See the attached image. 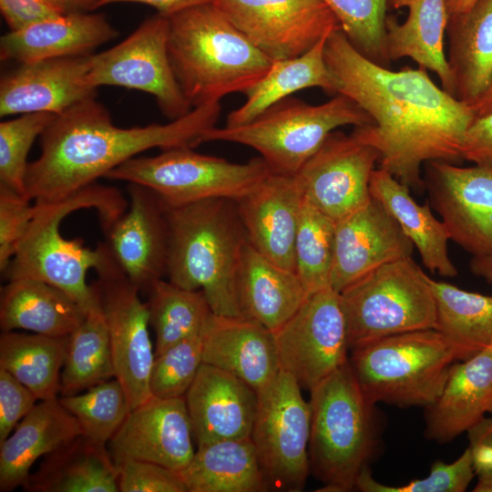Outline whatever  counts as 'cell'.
Here are the masks:
<instances>
[{"label": "cell", "instance_id": "3", "mask_svg": "<svg viewBox=\"0 0 492 492\" xmlns=\"http://www.w3.org/2000/svg\"><path fill=\"white\" fill-rule=\"evenodd\" d=\"M127 202L118 189L96 182L61 200L34 202L35 215L2 275L7 281L30 278L46 282L88 310L96 292L87 282V272L100 270L112 253L106 241L91 249L80 238H64L60 223L76 210L94 209L104 231L127 210Z\"/></svg>", "mask_w": 492, "mask_h": 492}, {"label": "cell", "instance_id": "39", "mask_svg": "<svg viewBox=\"0 0 492 492\" xmlns=\"http://www.w3.org/2000/svg\"><path fill=\"white\" fill-rule=\"evenodd\" d=\"M146 292L149 323L156 335L155 355L202 332L212 313L201 290H187L159 279Z\"/></svg>", "mask_w": 492, "mask_h": 492}, {"label": "cell", "instance_id": "17", "mask_svg": "<svg viewBox=\"0 0 492 492\" xmlns=\"http://www.w3.org/2000/svg\"><path fill=\"white\" fill-rule=\"evenodd\" d=\"M426 164L431 200L450 240L473 256L492 254V168Z\"/></svg>", "mask_w": 492, "mask_h": 492}, {"label": "cell", "instance_id": "4", "mask_svg": "<svg viewBox=\"0 0 492 492\" xmlns=\"http://www.w3.org/2000/svg\"><path fill=\"white\" fill-rule=\"evenodd\" d=\"M168 17L171 67L192 108L232 93L244 94L273 63L213 2Z\"/></svg>", "mask_w": 492, "mask_h": 492}, {"label": "cell", "instance_id": "45", "mask_svg": "<svg viewBox=\"0 0 492 492\" xmlns=\"http://www.w3.org/2000/svg\"><path fill=\"white\" fill-rule=\"evenodd\" d=\"M475 476L472 453L468 446L454 462L435 461L427 477L400 486L376 481L366 466L357 477L354 489L363 492H463Z\"/></svg>", "mask_w": 492, "mask_h": 492}, {"label": "cell", "instance_id": "56", "mask_svg": "<svg viewBox=\"0 0 492 492\" xmlns=\"http://www.w3.org/2000/svg\"><path fill=\"white\" fill-rule=\"evenodd\" d=\"M477 0H446L448 15L468 11Z\"/></svg>", "mask_w": 492, "mask_h": 492}, {"label": "cell", "instance_id": "21", "mask_svg": "<svg viewBox=\"0 0 492 492\" xmlns=\"http://www.w3.org/2000/svg\"><path fill=\"white\" fill-rule=\"evenodd\" d=\"M90 55L23 63L4 75L0 81V116L33 112L59 115L83 100L96 97L97 88L87 81Z\"/></svg>", "mask_w": 492, "mask_h": 492}, {"label": "cell", "instance_id": "27", "mask_svg": "<svg viewBox=\"0 0 492 492\" xmlns=\"http://www.w3.org/2000/svg\"><path fill=\"white\" fill-rule=\"evenodd\" d=\"M80 435L78 421L57 397L40 400L0 443V491L23 487L37 459Z\"/></svg>", "mask_w": 492, "mask_h": 492}, {"label": "cell", "instance_id": "13", "mask_svg": "<svg viewBox=\"0 0 492 492\" xmlns=\"http://www.w3.org/2000/svg\"><path fill=\"white\" fill-rule=\"evenodd\" d=\"M272 333L281 369L309 391L349 361L340 293L331 287L308 294Z\"/></svg>", "mask_w": 492, "mask_h": 492}, {"label": "cell", "instance_id": "50", "mask_svg": "<svg viewBox=\"0 0 492 492\" xmlns=\"http://www.w3.org/2000/svg\"><path fill=\"white\" fill-rule=\"evenodd\" d=\"M477 483L475 492H492V417H484L468 431Z\"/></svg>", "mask_w": 492, "mask_h": 492}, {"label": "cell", "instance_id": "51", "mask_svg": "<svg viewBox=\"0 0 492 492\" xmlns=\"http://www.w3.org/2000/svg\"><path fill=\"white\" fill-rule=\"evenodd\" d=\"M461 155L475 165L492 168V112L476 118L467 128Z\"/></svg>", "mask_w": 492, "mask_h": 492}, {"label": "cell", "instance_id": "22", "mask_svg": "<svg viewBox=\"0 0 492 492\" xmlns=\"http://www.w3.org/2000/svg\"><path fill=\"white\" fill-rule=\"evenodd\" d=\"M185 401L198 446L251 436L258 393L234 374L202 363Z\"/></svg>", "mask_w": 492, "mask_h": 492}, {"label": "cell", "instance_id": "32", "mask_svg": "<svg viewBox=\"0 0 492 492\" xmlns=\"http://www.w3.org/2000/svg\"><path fill=\"white\" fill-rule=\"evenodd\" d=\"M118 468L105 445L80 435L44 456L23 487L30 492H117Z\"/></svg>", "mask_w": 492, "mask_h": 492}, {"label": "cell", "instance_id": "54", "mask_svg": "<svg viewBox=\"0 0 492 492\" xmlns=\"http://www.w3.org/2000/svg\"><path fill=\"white\" fill-rule=\"evenodd\" d=\"M66 13L90 12L98 8L101 0H55Z\"/></svg>", "mask_w": 492, "mask_h": 492}, {"label": "cell", "instance_id": "40", "mask_svg": "<svg viewBox=\"0 0 492 492\" xmlns=\"http://www.w3.org/2000/svg\"><path fill=\"white\" fill-rule=\"evenodd\" d=\"M335 222L304 200L294 243L295 273L308 294L330 287Z\"/></svg>", "mask_w": 492, "mask_h": 492}, {"label": "cell", "instance_id": "37", "mask_svg": "<svg viewBox=\"0 0 492 492\" xmlns=\"http://www.w3.org/2000/svg\"><path fill=\"white\" fill-rule=\"evenodd\" d=\"M436 310V330L458 350L461 361L492 344V295L462 290L428 276Z\"/></svg>", "mask_w": 492, "mask_h": 492}, {"label": "cell", "instance_id": "1", "mask_svg": "<svg viewBox=\"0 0 492 492\" xmlns=\"http://www.w3.org/2000/svg\"><path fill=\"white\" fill-rule=\"evenodd\" d=\"M324 59L335 95L354 100L372 123L352 134L380 154L381 169L409 189L423 186L421 168L430 161L462 159L473 108L437 87L422 67L392 70L363 56L342 31L332 32Z\"/></svg>", "mask_w": 492, "mask_h": 492}, {"label": "cell", "instance_id": "2", "mask_svg": "<svg viewBox=\"0 0 492 492\" xmlns=\"http://www.w3.org/2000/svg\"><path fill=\"white\" fill-rule=\"evenodd\" d=\"M220 109V102H213L166 124L123 128L113 124L96 97L83 100L56 115L41 134V153L27 165L26 194L37 203L61 200L142 151L193 149L215 127Z\"/></svg>", "mask_w": 492, "mask_h": 492}, {"label": "cell", "instance_id": "55", "mask_svg": "<svg viewBox=\"0 0 492 492\" xmlns=\"http://www.w3.org/2000/svg\"><path fill=\"white\" fill-rule=\"evenodd\" d=\"M471 108L477 118L487 115L492 112V86Z\"/></svg>", "mask_w": 492, "mask_h": 492}, {"label": "cell", "instance_id": "9", "mask_svg": "<svg viewBox=\"0 0 492 492\" xmlns=\"http://www.w3.org/2000/svg\"><path fill=\"white\" fill-rule=\"evenodd\" d=\"M428 275L411 258L385 263L340 292L350 350L391 335L435 329Z\"/></svg>", "mask_w": 492, "mask_h": 492}, {"label": "cell", "instance_id": "11", "mask_svg": "<svg viewBox=\"0 0 492 492\" xmlns=\"http://www.w3.org/2000/svg\"><path fill=\"white\" fill-rule=\"evenodd\" d=\"M295 379L281 369L258 391L251 433L269 490L299 492L311 473L308 446L311 405Z\"/></svg>", "mask_w": 492, "mask_h": 492}, {"label": "cell", "instance_id": "15", "mask_svg": "<svg viewBox=\"0 0 492 492\" xmlns=\"http://www.w3.org/2000/svg\"><path fill=\"white\" fill-rule=\"evenodd\" d=\"M213 4L272 61L299 56L341 29L322 0H214Z\"/></svg>", "mask_w": 492, "mask_h": 492}, {"label": "cell", "instance_id": "31", "mask_svg": "<svg viewBox=\"0 0 492 492\" xmlns=\"http://www.w3.org/2000/svg\"><path fill=\"white\" fill-rule=\"evenodd\" d=\"M87 311L64 291L40 280H11L1 288L3 332L24 329L45 335L67 336L81 323Z\"/></svg>", "mask_w": 492, "mask_h": 492}, {"label": "cell", "instance_id": "20", "mask_svg": "<svg viewBox=\"0 0 492 492\" xmlns=\"http://www.w3.org/2000/svg\"><path fill=\"white\" fill-rule=\"evenodd\" d=\"M414 245L395 219L374 199L335 222L330 287L341 292L374 269L411 258Z\"/></svg>", "mask_w": 492, "mask_h": 492}, {"label": "cell", "instance_id": "41", "mask_svg": "<svg viewBox=\"0 0 492 492\" xmlns=\"http://www.w3.org/2000/svg\"><path fill=\"white\" fill-rule=\"evenodd\" d=\"M58 400L77 418L82 435L105 446L130 412L126 393L117 378L92 386L83 394L62 395Z\"/></svg>", "mask_w": 492, "mask_h": 492}, {"label": "cell", "instance_id": "8", "mask_svg": "<svg viewBox=\"0 0 492 492\" xmlns=\"http://www.w3.org/2000/svg\"><path fill=\"white\" fill-rule=\"evenodd\" d=\"M371 123L354 100L341 94L319 105L289 97L246 124L206 130L198 145L210 141L244 145L259 152L272 173L294 176L333 131Z\"/></svg>", "mask_w": 492, "mask_h": 492}, {"label": "cell", "instance_id": "46", "mask_svg": "<svg viewBox=\"0 0 492 492\" xmlns=\"http://www.w3.org/2000/svg\"><path fill=\"white\" fill-rule=\"evenodd\" d=\"M26 195L0 183V271L15 255L35 215V203Z\"/></svg>", "mask_w": 492, "mask_h": 492}, {"label": "cell", "instance_id": "6", "mask_svg": "<svg viewBox=\"0 0 492 492\" xmlns=\"http://www.w3.org/2000/svg\"><path fill=\"white\" fill-rule=\"evenodd\" d=\"M310 393V470L323 483L317 491H351L378 448L375 405L364 395L349 361Z\"/></svg>", "mask_w": 492, "mask_h": 492}, {"label": "cell", "instance_id": "35", "mask_svg": "<svg viewBox=\"0 0 492 492\" xmlns=\"http://www.w3.org/2000/svg\"><path fill=\"white\" fill-rule=\"evenodd\" d=\"M328 36L299 56L273 61L269 71L244 93L246 101L229 113L226 126L246 124L272 105L304 88L320 87L327 94L335 95L324 59Z\"/></svg>", "mask_w": 492, "mask_h": 492}, {"label": "cell", "instance_id": "25", "mask_svg": "<svg viewBox=\"0 0 492 492\" xmlns=\"http://www.w3.org/2000/svg\"><path fill=\"white\" fill-rule=\"evenodd\" d=\"M118 36L103 14L71 12L2 36L0 58L23 64L87 56Z\"/></svg>", "mask_w": 492, "mask_h": 492}, {"label": "cell", "instance_id": "14", "mask_svg": "<svg viewBox=\"0 0 492 492\" xmlns=\"http://www.w3.org/2000/svg\"><path fill=\"white\" fill-rule=\"evenodd\" d=\"M97 273L98 278L92 285L108 324L115 378L132 410L152 397L149 379L155 354L149 333L148 305L113 254Z\"/></svg>", "mask_w": 492, "mask_h": 492}, {"label": "cell", "instance_id": "57", "mask_svg": "<svg viewBox=\"0 0 492 492\" xmlns=\"http://www.w3.org/2000/svg\"><path fill=\"white\" fill-rule=\"evenodd\" d=\"M487 413L491 415L492 417V398L489 402V405H488V407H487Z\"/></svg>", "mask_w": 492, "mask_h": 492}, {"label": "cell", "instance_id": "43", "mask_svg": "<svg viewBox=\"0 0 492 492\" xmlns=\"http://www.w3.org/2000/svg\"><path fill=\"white\" fill-rule=\"evenodd\" d=\"M56 116L49 112H33L0 123V183L26 195L28 152Z\"/></svg>", "mask_w": 492, "mask_h": 492}, {"label": "cell", "instance_id": "49", "mask_svg": "<svg viewBox=\"0 0 492 492\" xmlns=\"http://www.w3.org/2000/svg\"><path fill=\"white\" fill-rule=\"evenodd\" d=\"M0 10L10 31L21 30L67 14L48 0H0Z\"/></svg>", "mask_w": 492, "mask_h": 492}, {"label": "cell", "instance_id": "18", "mask_svg": "<svg viewBox=\"0 0 492 492\" xmlns=\"http://www.w3.org/2000/svg\"><path fill=\"white\" fill-rule=\"evenodd\" d=\"M192 440L185 396H152L130 410L108 448L116 466L138 459L180 472L195 454Z\"/></svg>", "mask_w": 492, "mask_h": 492}, {"label": "cell", "instance_id": "10", "mask_svg": "<svg viewBox=\"0 0 492 492\" xmlns=\"http://www.w3.org/2000/svg\"><path fill=\"white\" fill-rule=\"evenodd\" d=\"M271 173L261 157L234 163L192 148H175L153 157H134L105 178L146 186L167 208H175L210 199L237 201Z\"/></svg>", "mask_w": 492, "mask_h": 492}, {"label": "cell", "instance_id": "23", "mask_svg": "<svg viewBox=\"0 0 492 492\" xmlns=\"http://www.w3.org/2000/svg\"><path fill=\"white\" fill-rule=\"evenodd\" d=\"M302 200L294 176L272 172L235 201L250 244L272 262L294 272V243Z\"/></svg>", "mask_w": 492, "mask_h": 492}, {"label": "cell", "instance_id": "34", "mask_svg": "<svg viewBox=\"0 0 492 492\" xmlns=\"http://www.w3.org/2000/svg\"><path fill=\"white\" fill-rule=\"evenodd\" d=\"M179 473L188 492L269 491L251 437L198 446Z\"/></svg>", "mask_w": 492, "mask_h": 492}, {"label": "cell", "instance_id": "26", "mask_svg": "<svg viewBox=\"0 0 492 492\" xmlns=\"http://www.w3.org/2000/svg\"><path fill=\"white\" fill-rule=\"evenodd\" d=\"M492 398V345L450 368L439 396L425 407V436L446 443L485 417Z\"/></svg>", "mask_w": 492, "mask_h": 492}, {"label": "cell", "instance_id": "38", "mask_svg": "<svg viewBox=\"0 0 492 492\" xmlns=\"http://www.w3.org/2000/svg\"><path fill=\"white\" fill-rule=\"evenodd\" d=\"M95 292L96 299L83 321L68 337L60 378L62 395H76L115 378L108 324Z\"/></svg>", "mask_w": 492, "mask_h": 492}, {"label": "cell", "instance_id": "30", "mask_svg": "<svg viewBox=\"0 0 492 492\" xmlns=\"http://www.w3.org/2000/svg\"><path fill=\"white\" fill-rule=\"evenodd\" d=\"M446 33L454 97L471 107L492 86V0L449 15Z\"/></svg>", "mask_w": 492, "mask_h": 492}, {"label": "cell", "instance_id": "59", "mask_svg": "<svg viewBox=\"0 0 492 492\" xmlns=\"http://www.w3.org/2000/svg\"><path fill=\"white\" fill-rule=\"evenodd\" d=\"M492 345V344H491Z\"/></svg>", "mask_w": 492, "mask_h": 492}, {"label": "cell", "instance_id": "53", "mask_svg": "<svg viewBox=\"0 0 492 492\" xmlns=\"http://www.w3.org/2000/svg\"><path fill=\"white\" fill-rule=\"evenodd\" d=\"M470 269L474 274L492 283V254L473 256Z\"/></svg>", "mask_w": 492, "mask_h": 492}, {"label": "cell", "instance_id": "12", "mask_svg": "<svg viewBox=\"0 0 492 492\" xmlns=\"http://www.w3.org/2000/svg\"><path fill=\"white\" fill-rule=\"evenodd\" d=\"M169 17L156 14L145 19L127 38L89 56L87 81L95 88L118 86L152 95L162 114L174 120L192 108L171 67Z\"/></svg>", "mask_w": 492, "mask_h": 492}, {"label": "cell", "instance_id": "29", "mask_svg": "<svg viewBox=\"0 0 492 492\" xmlns=\"http://www.w3.org/2000/svg\"><path fill=\"white\" fill-rule=\"evenodd\" d=\"M236 291L241 316L272 333L282 326L308 296L294 272L272 262L248 241L239 264Z\"/></svg>", "mask_w": 492, "mask_h": 492}, {"label": "cell", "instance_id": "33", "mask_svg": "<svg viewBox=\"0 0 492 492\" xmlns=\"http://www.w3.org/2000/svg\"><path fill=\"white\" fill-rule=\"evenodd\" d=\"M370 193L397 222L418 251L425 267L444 277L457 275L448 254V231L427 203H417L407 186L381 168L372 174Z\"/></svg>", "mask_w": 492, "mask_h": 492}, {"label": "cell", "instance_id": "58", "mask_svg": "<svg viewBox=\"0 0 492 492\" xmlns=\"http://www.w3.org/2000/svg\"><path fill=\"white\" fill-rule=\"evenodd\" d=\"M48 1H50V2H52V3H54V4H56V1H55V0H48ZM59 7H60V6H59Z\"/></svg>", "mask_w": 492, "mask_h": 492}, {"label": "cell", "instance_id": "19", "mask_svg": "<svg viewBox=\"0 0 492 492\" xmlns=\"http://www.w3.org/2000/svg\"><path fill=\"white\" fill-rule=\"evenodd\" d=\"M128 209L104 231L106 243L128 278L146 292L166 275V206L149 188L128 183Z\"/></svg>", "mask_w": 492, "mask_h": 492}, {"label": "cell", "instance_id": "16", "mask_svg": "<svg viewBox=\"0 0 492 492\" xmlns=\"http://www.w3.org/2000/svg\"><path fill=\"white\" fill-rule=\"evenodd\" d=\"M379 159L373 146L334 130L294 178L303 200L336 222L371 200Z\"/></svg>", "mask_w": 492, "mask_h": 492}, {"label": "cell", "instance_id": "52", "mask_svg": "<svg viewBox=\"0 0 492 492\" xmlns=\"http://www.w3.org/2000/svg\"><path fill=\"white\" fill-rule=\"evenodd\" d=\"M214 0H101L98 8L117 3H136L150 5L159 14L170 16L178 12L198 5L212 3Z\"/></svg>", "mask_w": 492, "mask_h": 492}, {"label": "cell", "instance_id": "42", "mask_svg": "<svg viewBox=\"0 0 492 492\" xmlns=\"http://www.w3.org/2000/svg\"><path fill=\"white\" fill-rule=\"evenodd\" d=\"M337 18L348 41L371 61L390 65L385 48L389 0H322Z\"/></svg>", "mask_w": 492, "mask_h": 492}, {"label": "cell", "instance_id": "48", "mask_svg": "<svg viewBox=\"0 0 492 492\" xmlns=\"http://www.w3.org/2000/svg\"><path fill=\"white\" fill-rule=\"evenodd\" d=\"M37 400L31 390L0 368V443L8 437Z\"/></svg>", "mask_w": 492, "mask_h": 492}, {"label": "cell", "instance_id": "5", "mask_svg": "<svg viewBox=\"0 0 492 492\" xmlns=\"http://www.w3.org/2000/svg\"><path fill=\"white\" fill-rule=\"evenodd\" d=\"M166 209L169 281L201 290L215 314L242 317L236 278L247 237L236 202L210 199Z\"/></svg>", "mask_w": 492, "mask_h": 492}, {"label": "cell", "instance_id": "28", "mask_svg": "<svg viewBox=\"0 0 492 492\" xmlns=\"http://www.w3.org/2000/svg\"><path fill=\"white\" fill-rule=\"evenodd\" d=\"M406 7L403 23L395 15L385 18V48L391 62L404 57L434 72L441 87L454 97V83L445 53L448 13L446 0H389L388 9Z\"/></svg>", "mask_w": 492, "mask_h": 492}, {"label": "cell", "instance_id": "7", "mask_svg": "<svg viewBox=\"0 0 492 492\" xmlns=\"http://www.w3.org/2000/svg\"><path fill=\"white\" fill-rule=\"evenodd\" d=\"M457 360L456 346L437 330L426 329L354 348L349 363L372 404L426 407L441 394Z\"/></svg>", "mask_w": 492, "mask_h": 492}, {"label": "cell", "instance_id": "47", "mask_svg": "<svg viewBox=\"0 0 492 492\" xmlns=\"http://www.w3.org/2000/svg\"><path fill=\"white\" fill-rule=\"evenodd\" d=\"M117 466L120 492H188L179 473L165 466L127 459Z\"/></svg>", "mask_w": 492, "mask_h": 492}, {"label": "cell", "instance_id": "36", "mask_svg": "<svg viewBox=\"0 0 492 492\" xmlns=\"http://www.w3.org/2000/svg\"><path fill=\"white\" fill-rule=\"evenodd\" d=\"M68 337L3 332L0 368L31 390L39 401L56 398Z\"/></svg>", "mask_w": 492, "mask_h": 492}, {"label": "cell", "instance_id": "24", "mask_svg": "<svg viewBox=\"0 0 492 492\" xmlns=\"http://www.w3.org/2000/svg\"><path fill=\"white\" fill-rule=\"evenodd\" d=\"M202 337L203 363L234 374L257 392L281 371L273 333L255 321L212 313Z\"/></svg>", "mask_w": 492, "mask_h": 492}, {"label": "cell", "instance_id": "44", "mask_svg": "<svg viewBox=\"0 0 492 492\" xmlns=\"http://www.w3.org/2000/svg\"><path fill=\"white\" fill-rule=\"evenodd\" d=\"M203 331L155 355L149 379L152 396H185L203 363Z\"/></svg>", "mask_w": 492, "mask_h": 492}]
</instances>
